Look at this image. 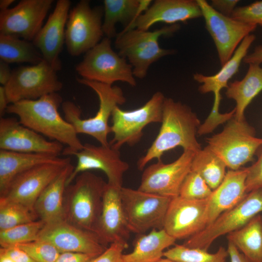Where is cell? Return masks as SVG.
Segmentation results:
<instances>
[{
	"label": "cell",
	"instance_id": "1",
	"mask_svg": "<svg viewBox=\"0 0 262 262\" xmlns=\"http://www.w3.org/2000/svg\"><path fill=\"white\" fill-rule=\"evenodd\" d=\"M63 98L58 93L34 100H24L8 106L6 113L14 114L20 122L42 135L67 147L63 154L70 155L83 147L72 126L60 115Z\"/></svg>",
	"mask_w": 262,
	"mask_h": 262
},
{
	"label": "cell",
	"instance_id": "2",
	"mask_svg": "<svg viewBox=\"0 0 262 262\" xmlns=\"http://www.w3.org/2000/svg\"><path fill=\"white\" fill-rule=\"evenodd\" d=\"M159 133L144 155L137 161V168L143 170L153 159L161 160L166 151L176 147L196 152L200 144L196 139L201 123L190 107L171 98H165L162 120Z\"/></svg>",
	"mask_w": 262,
	"mask_h": 262
},
{
	"label": "cell",
	"instance_id": "3",
	"mask_svg": "<svg viewBox=\"0 0 262 262\" xmlns=\"http://www.w3.org/2000/svg\"><path fill=\"white\" fill-rule=\"evenodd\" d=\"M81 84L91 88L97 95L99 100L98 110L92 117H81L80 108L73 102L66 101L62 104L64 118L73 127L77 134L90 135L101 145L109 146L108 136L111 131L109 119L114 109L124 104L126 98L122 89L117 86L106 84L78 78Z\"/></svg>",
	"mask_w": 262,
	"mask_h": 262
},
{
	"label": "cell",
	"instance_id": "4",
	"mask_svg": "<svg viewBox=\"0 0 262 262\" xmlns=\"http://www.w3.org/2000/svg\"><path fill=\"white\" fill-rule=\"evenodd\" d=\"M106 183L101 177L89 171L78 174L65 189V220L95 233Z\"/></svg>",
	"mask_w": 262,
	"mask_h": 262
},
{
	"label": "cell",
	"instance_id": "5",
	"mask_svg": "<svg viewBox=\"0 0 262 262\" xmlns=\"http://www.w3.org/2000/svg\"><path fill=\"white\" fill-rule=\"evenodd\" d=\"M180 29L178 24L164 26L153 31L132 29L117 33L115 46L121 57L132 67L135 78L143 79L149 66L161 58L174 53L172 49L160 47V37L170 36Z\"/></svg>",
	"mask_w": 262,
	"mask_h": 262
},
{
	"label": "cell",
	"instance_id": "6",
	"mask_svg": "<svg viewBox=\"0 0 262 262\" xmlns=\"http://www.w3.org/2000/svg\"><path fill=\"white\" fill-rule=\"evenodd\" d=\"M223 130L206 139L207 147L225 164L236 170L252 161L262 146V138L255 136V130L246 120L232 118Z\"/></svg>",
	"mask_w": 262,
	"mask_h": 262
},
{
	"label": "cell",
	"instance_id": "7",
	"mask_svg": "<svg viewBox=\"0 0 262 262\" xmlns=\"http://www.w3.org/2000/svg\"><path fill=\"white\" fill-rule=\"evenodd\" d=\"M75 69L86 80L112 85L118 81L136 85L132 66L113 50L111 39L106 37L85 53Z\"/></svg>",
	"mask_w": 262,
	"mask_h": 262
},
{
	"label": "cell",
	"instance_id": "8",
	"mask_svg": "<svg viewBox=\"0 0 262 262\" xmlns=\"http://www.w3.org/2000/svg\"><path fill=\"white\" fill-rule=\"evenodd\" d=\"M165 97L155 92L143 106L133 110H124L117 106L112 115L111 131L114 136L109 144L119 150L124 145L133 146L143 135L144 129L153 123H161Z\"/></svg>",
	"mask_w": 262,
	"mask_h": 262
},
{
	"label": "cell",
	"instance_id": "9",
	"mask_svg": "<svg viewBox=\"0 0 262 262\" xmlns=\"http://www.w3.org/2000/svg\"><path fill=\"white\" fill-rule=\"evenodd\" d=\"M121 199L131 232L143 234L163 229L171 198L122 187Z\"/></svg>",
	"mask_w": 262,
	"mask_h": 262
},
{
	"label": "cell",
	"instance_id": "10",
	"mask_svg": "<svg viewBox=\"0 0 262 262\" xmlns=\"http://www.w3.org/2000/svg\"><path fill=\"white\" fill-rule=\"evenodd\" d=\"M255 38L256 36L252 34L246 36L230 59L222 66L221 69L215 74L211 76L198 73L194 74V80L201 83L198 88L199 91L202 94L212 92L214 97L211 112L200 126L199 130L202 134L211 133L218 126L228 122L233 117V111L225 114L219 113V108L221 100L220 92L223 88L228 87L229 81L238 72L241 62L247 55Z\"/></svg>",
	"mask_w": 262,
	"mask_h": 262
},
{
	"label": "cell",
	"instance_id": "11",
	"mask_svg": "<svg viewBox=\"0 0 262 262\" xmlns=\"http://www.w3.org/2000/svg\"><path fill=\"white\" fill-rule=\"evenodd\" d=\"M103 7L92 8L90 1L81 0L70 11L65 31L68 53L78 56L85 53L103 39Z\"/></svg>",
	"mask_w": 262,
	"mask_h": 262
},
{
	"label": "cell",
	"instance_id": "12",
	"mask_svg": "<svg viewBox=\"0 0 262 262\" xmlns=\"http://www.w3.org/2000/svg\"><path fill=\"white\" fill-rule=\"evenodd\" d=\"M57 71L43 60L36 65L13 69L4 86L10 104L24 100H34L57 93L63 87Z\"/></svg>",
	"mask_w": 262,
	"mask_h": 262
},
{
	"label": "cell",
	"instance_id": "13",
	"mask_svg": "<svg viewBox=\"0 0 262 262\" xmlns=\"http://www.w3.org/2000/svg\"><path fill=\"white\" fill-rule=\"evenodd\" d=\"M262 212V188L248 193L231 209L222 213L204 229L190 237L183 245L208 249L219 237L237 230Z\"/></svg>",
	"mask_w": 262,
	"mask_h": 262
},
{
	"label": "cell",
	"instance_id": "14",
	"mask_svg": "<svg viewBox=\"0 0 262 262\" xmlns=\"http://www.w3.org/2000/svg\"><path fill=\"white\" fill-rule=\"evenodd\" d=\"M196 2L204 19L205 27L214 43L222 66L230 59L243 40L256 29L257 25L223 16L206 0H196Z\"/></svg>",
	"mask_w": 262,
	"mask_h": 262
},
{
	"label": "cell",
	"instance_id": "15",
	"mask_svg": "<svg viewBox=\"0 0 262 262\" xmlns=\"http://www.w3.org/2000/svg\"><path fill=\"white\" fill-rule=\"evenodd\" d=\"M195 154L183 150L172 163L164 164L160 160L146 167L138 189L171 198L179 196L181 185L191 171Z\"/></svg>",
	"mask_w": 262,
	"mask_h": 262
},
{
	"label": "cell",
	"instance_id": "16",
	"mask_svg": "<svg viewBox=\"0 0 262 262\" xmlns=\"http://www.w3.org/2000/svg\"><path fill=\"white\" fill-rule=\"evenodd\" d=\"M53 0H22L0 11V33L32 41L43 26Z\"/></svg>",
	"mask_w": 262,
	"mask_h": 262
},
{
	"label": "cell",
	"instance_id": "17",
	"mask_svg": "<svg viewBox=\"0 0 262 262\" xmlns=\"http://www.w3.org/2000/svg\"><path fill=\"white\" fill-rule=\"evenodd\" d=\"M71 163L62 162L35 166L18 175L11 182L5 195L0 198L20 203L34 210L35 203L46 187Z\"/></svg>",
	"mask_w": 262,
	"mask_h": 262
},
{
	"label": "cell",
	"instance_id": "18",
	"mask_svg": "<svg viewBox=\"0 0 262 262\" xmlns=\"http://www.w3.org/2000/svg\"><path fill=\"white\" fill-rule=\"evenodd\" d=\"M77 158V164L67 179L66 186L80 173L90 170L103 171L108 178V183L123 187V176L129 168V164L122 160L119 150L110 145L96 146L86 143L83 148L72 153Z\"/></svg>",
	"mask_w": 262,
	"mask_h": 262
},
{
	"label": "cell",
	"instance_id": "19",
	"mask_svg": "<svg viewBox=\"0 0 262 262\" xmlns=\"http://www.w3.org/2000/svg\"><path fill=\"white\" fill-rule=\"evenodd\" d=\"M37 239L49 242L60 253L79 252L97 256L107 248L96 233L65 220L45 224Z\"/></svg>",
	"mask_w": 262,
	"mask_h": 262
},
{
	"label": "cell",
	"instance_id": "20",
	"mask_svg": "<svg viewBox=\"0 0 262 262\" xmlns=\"http://www.w3.org/2000/svg\"><path fill=\"white\" fill-rule=\"evenodd\" d=\"M207 199L192 200L178 196L171 198L163 229L176 240L190 238L204 229Z\"/></svg>",
	"mask_w": 262,
	"mask_h": 262
},
{
	"label": "cell",
	"instance_id": "21",
	"mask_svg": "<svg viewBox=\"0 0 262 262\" xmlns=\"http://www.w3.org/2000/svg\"><path fill=\"white\" fill-rule=\"evenodd\" d=\"M0 149L21 153H35L59 156L63 145L48 141L44 136L22 124L13 117L0 119Z\"/></svg>",
	"mask_w": 262,
	"mask_h": 262
},
{
	"label": "cell",
	"instance_id": "22",
	"mask_svg": "<svg viewBox=\"0 0 262 262\" xmlns=\"http://www.w3.org/2000/svg\"><path fill=\"white\" fill-rule=\"evenodd\" d=\"M106 183L101 212L95 233L105 246L116 242L128 243L129 229L121 199V189Z\"/></svg>",
	"mask_w": 262,
	"mask_h": 262
},
{
	"label": "cell",
	"instance_id": "23",
	"mask_svg": "<svg viewBox=\"0 0 262 262\" xmlns=\"http://www.w3.org/2000/svg\"><path fill=\"white\" fill-rule=\"evenodd\" d=\"M71 1H57L53 12L32 42L43 59L57 71L62 68L59 55L65 43V31Z\"/></svg>",
	"mask_w": 262,
	"mask_h": 262
},
{
	"label": "cell",
	"instance_id": "24",
	"mask_svg": "<svg viewBox=\"0 0 262 262\" xmlns=\"http://www.w3.org/2000/svg\"><path fill=\"white\" fill-rule=\"evenodd\" d=\"M201 16V11L196 0H156L138 16L130 30L148 31L157 23L172 25Z\"/></svg>",
	"mask_w": 262,
	"mask_h": 262
},
{
	"label": "cell",
	"instance_id": "25",
	"mask_svg": "<svg viewBox=\"0 0 262 262\" xmlns=\"http://www.w3.org/2000/svg\"><path fill=\"white\" fill-rule=\"evenodd\" d=\"M247 174V167L227 171L222 182L213 190L207 198V226L222 213L237 205L246 196L247 194L246 187Z\"/></svg>",
	"mask_w": 262,
	"mask_h": 262
},
{
	"label": "cell",
	"instance_id": "26",
	"mask_svg": "<svg viewBox=\"0 0 262 262\" xmlns=\"http://www.w3.org/2000/svg\"><path fill=\"white\" fill-rule=\"evenodd\" d=\"M74 166L70 163L46 187L36 200L34 211L45 224L64 219V199L67 179Z\"/></svg>",
	"mask_w": 262,
	"mask_h": 262
},
{
	"label": "cell",
	"instance_id": "27",
	"mask_svg": "<svg viewBox=\"0 0 262 262\" xmlns=\"http://www.w3.org/2000/svg\"><path fill=\"white\" fill-rule=\"evenodd\" d=\"M65 158L44 153H21L0 149V197L20 173L39 164L62 162Z\"/></svg>",
	"mask_w": 262,
	"mask_h": 262
},
{
	"label": "cell",
	"instance_id": "28",
	"mask_svg": "<svg viewBox=\"0 0 262 262\" xmlns=\"http://www.w3.org/2000/svg\"><path fill=\"white\" fill-rule=\"evenodd\" d=\"M152 0H104L102 30L105 37L111 39L117 34L116 25L124 26L122 31L130 30L134 21L150 6Z\"/></svg>",
	"mask_w": 262,
	"mask_h": 262
},
{
	"label": "cell",
	"instance_id": "29",
	"mask_svg": "<svg viewBox=\"0 0 262 262\" xmlns=\"http://www.w3.org/2000/svg\"><path fill=\"white\" fill-rule=\"evenodd\" d=\"M262 91V67L257 64H249L243 79L229 83L226 95L236 102L234 118L245 120V111L254 98Z\"/></svg>",
	"mask_w": 262,
	"mask_h": 262
},
{
	"label": "cell",
	"instance_id": "30",
	"mask_svg": "<svg viewBox=\"0 0 262 262\" xmlns=\"http://www.w3.org/2000/svg\"><path fill=\"white\" fill-rule=\"evenodd\" d=\"M176 240L164 229H152L147 234H141L133 250L123 254L122 262H155L162 258L164 250Z\"/></svg>",
	"mask_w": 262,
	"mask_h": 262
},
{
	"label": "cell",
	"instance_id": "31",
	"mask_svg": "<svg viewBox=\"0 0 262 262\" xmlns=\"http://www.w3.org/2000/svg\"><path fill=\"white\" fill-rule=\"evenodd\" d=\"M227 238L250 262H262V214L228 234Z\"/></svg>",
	"mask_w": 262,
	"mask_h": 262
},
{
	"label": "cell",
	"instance_id": "32",
	"mask_svg": "<svg viewBox=\"0 0 262 262\" xmlns=\"http://www.w3.org/2000/svg\"><path fill=\"white\" fill-rule=\"evenodd\" d=\"M0 59L8 64L29 63L36 65L44 60L32 41L0 33Z\"/></svg>",
	"mask_w": 262,
	"mask_h": 262
},
{
	"label": "cell",
	"instance_id": "33",
	"mask_svg": "<svg viewBox=\"0 0 262 262\" xmlns=\"http://www.w3.org/2000/svg\"><path fill=\"white\" fill-rule=\"evenodd\" d=\"M227 167L223 161L206 146L195 153L191 170L199 174L213 190L223 180Z\"/></svg>",
	"mask_w": 262,
	"mask_h": 262
},
{
	"label": "cell",
	"instance_id": "34",
	"mask_svg": "<svg viewBox=\"0 0 262 262\" xmlns=\"http://www.w3.org/2000/svg\"><path fill=\"white\" fill-rule=\"evenodd\" d=\"M228 256L227 250L222 246L213 253L207 250L176 245L165 251V258L179 262H225Z\"/></svg>",
	"mask_w": 262,
	"mask_h": 262
},
{
	"label": "cell",
	"instance_id": "35",
	"mask_svg": "<svg viewBox=\"0 0 262 262\" xmlns=\"http://www.w3.org/2000/svg\"><path fill=\"white\" fill-rule=\"evenodd\" d=\"M38 219L34 210L20 203L0 198V230Z\"/></svg>",
	"mask_w": 262,
	"mask_h": 262
},
{
	"label": "cell",
	"instance_id": "36",
	"mask_svg": "<svg viewBox=\"0 0 262 262\" xmlns=\"http://www.w3.org/2000/svg\"><path fill=\"white\" fill-rule=\"evenodd\" d=\"M45 225L40 219L22 224L4 230H0V247L6 248L37 240Z\"/></svg>",
	"mask_w": 262,
	"mask_h": 262
},
{
	"label": "cell",
	"instance_id": "37",
	"mask_svg": "<svg viewBox=\"0 0 262 262\" xmlns=\"http://www.w3.org/2000/svg\"><path fill=\"white\" fill-rule=\"evenodd\" d=\"M212 191L199 174L191 170L181 185L179 196L189 199L203 200L208 198Z\"/></svg>",
	"mask_w": 262,
	"mask_h": 262
},
{
	"label": "cell",
	"instance_id": "38",
	"mask_svg": "<svg viewBox=\"0 0 262 262\" xmlns=\"http://www.w3.org/2000/svg\"><path fill=\"white\" fill-rule=\"evenodd\" d=\"M16 246L25 251L35 262H55L61 253L52 244L40 239Z\"/></svg>",
	"mask_w": 262,
	"mask_h": 262
},
{
	"label": "cell",
	"instance_id": "39",
	"mask_svg": "<svg viewBox=\"0 0 262 262\" xmlns=\"http://www.w3.org/2000/svg\"><path fill=\"white\" fill-rule=\"evenodd\" d=\"M231 17L244 23L262 26V0L236 7Z\"/></svg>",
	"mask_w": 262,
	"mask_h": 262
},
{
	"label": "cell",
	"instance_id": "40",
	"mask_svg": "<svg viewBox=\"0 0 262 262\" xmlns=\"http://www.w3.org/2000/svg\"><path fill=\"white\" fill-rule=\"evenodd\" d=\"M247 174L246 180V193L262 188V150L258 155L257 161L247 167Z\"/></svg>",
	"mask_w": 262,
	"mask_h": 262
},
{
	"label": "cell",
	"instance_id": "41",
	"mask_svg": "<svg viewBox=\"0 0 262 262\" xmlns=\"http://www.w3.org/2000/svg\"><path fill=\"white\" fill-rule=\"evenodd\" d=\"M128 246V243H112L102 253L89 262H122L123 252Z\"/></svg>",
	"mask_w": 262,
	"mask_h": 262
},
{
	"label": "cell",
	"instance_id": "42",
	"mask_svg": "<svg viewBox=\"0 0 262 262\" xmlns=\"http://www.w3.org/2000/svg\"><path fill=\"white\" fill-rule=\"evenodd\" d=\"M239 1L238 0H213L210 5L222 15L231 17Z\"/></svg>",
	"mask_w": 262,
	"mask_h": 262
},
{
	"label": "cell",
	"instance_id": "43",
	"mask_svg": "<svg viewBox=\"0 0 262 262\" xmlns=\"http://www.w3.org/2000/svg\"><path fill=\"white\" fill-rule=\"evenodd\" d=\"M0 252L8 255L15 262H35L25 251L17 246L0 247Z\"/></svg>",
	"mask_w": 262,
	"mask_h": 262
},
{
	"label": "cell",
	"instance_id": "44",
	"mask_svg": "<svg viewBox=\"0 0 262 262\" xmlns=\"http://www.w3.org/2000/svg\"><path fill=\"white\" fill-rule=\"evenodd\" d=\"M96 256L79 252L61 253L55 262H89Z\"/></svg>",
	"mask_w": 262,
	"mask_h": 262
},
{
	"label": "cell",
	"instance_id": "45",
	"mask_svg": "<svg viewBox=\"0 0 262 262\" xmlns=\"http://www.w3.org/2000/svg\"><path fill=\"white\" fill-rule=\"evenodd\" d=\"M227 251L230 262H250L231 242H228Z\"/></svg>",
	"mask_w": 262,
	"mask_h": 262
},
{
	"label": "cell",
	"instance_id": "46",
	"mask_svg": "<svg viewBox=\"0 0 262 262\" xmlns=\"http://www.w3.org/2000/svg\"><path fill=\"white\" fill-rule=\"evenodd\" d=\"M243 62L248 65L253 64L260 65L262 63V45L256 47L252 53L247 54Z\"/></svg>",
	"mask_w": 262,
	"mask_h": 262
},
{
	"label": "cell",
	"instance_id": "47",
	"mask_svg": "<svg viewBox=\"0 0 262 262\" xmlns=\"http://www.w3.org/2000/svg\"><path fill=\"white\" fill-rule=\"evenodd\" d=\"M12 73L9 64L0 60V83L5 86L10 80Z\"/></svg>",
	"mask_w": 262,
	"mask_h": 262
},
{
	"label": "cell",
	"instance_id": "48",
	"mask_svg": "<svg viewBox=\"0 0 262 262\" xmlns=\"http://www.w3.org/2000/svg\"><path fill=\"white\" fill-rule=\"evenodd\" d=\"M10 104L4 86H0V115L3 116Z\"/></svg>",
	"mask_w": 262,
	"mask_h": 262
},
{
	"label": "cell",
	"instance_id": "49",
	"mask_svg": "<svg viewBox=\"0 0 262 262\" xmlns=\"http://www.w3.org/2000/svg\"><path fill=\"white\" fill-rule=\"evenodd\" d=\"M15 1L14 0H0V9L5 10L9 9V7Z\"/></svg>",
	"mask_w": 262,
	"mask_h": 262
},
{
	"label": "cell",
	"instance_id": "50",
	"mask_svg": "<svg viewBox=\"0 0 262 262\" xmlns=\"http://www.w3.org/2000/svg\"><path fill=\"white\" fill-rule=\"evenodd\" d=\"M0 262H15L6 254L0 252Z\"/></svg>",
	"mask_w": 262,
	"mask_h": 262
},
{
	"label": "cell",
	"instance_id": "51",
	"mask_svg": "<svg viewBox=\"0 0 262 262\" xmlns=\"http://www.w3.org/2000/svg\"><path fill=\"white\" fill-rule=\"evenodd\" d=\"M155 262H177L172 260H171L170 259L165 258H161L159 260Z\"/></svg>",
	"mask_w": 262,
	"mask_h": 262
}]
</instances>
